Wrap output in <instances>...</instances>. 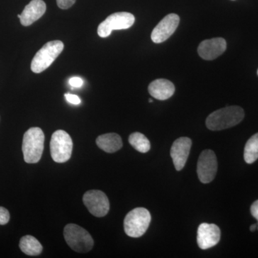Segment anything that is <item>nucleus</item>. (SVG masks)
Masks as SVG:
<instances>
[{"instance_id": "obj_1", "label": "nucleus", "mask_w": 258, "mask_h": 258, "mask_svg": "<svg viewBox=\"0 0 258 258\" xmlns=\"http://www.w3.org/2000/svg\"><path fill=\"white\" fill-rule=\"evenodd\" d=\"M244 117L240 106H227L212 112L206 120L207 127L211 131H221L239 124Z\"/></svg>"}, {"instance_id": "obj_2", "label": "nucleus", "mask_w": 258, "mask_h": 258, "mask_svg": "<svg viewBox=\"0 0 258 258\" xmlns=\"http://www.w3.org/2000/svg\"><path fill=\"white\" fill-rule=\"evenodd\" d=\"M45 135L38 127L30 128L24 134L23 149L24 160L28 164H35L41 159L44 150Z\"/></svg>"}, {"instance_id": "obj_3", "label": "nucleus", "mask_w": 258, "mask_h": 258, "mask_svg": "<svg viewBox=\"0 0 258 258\" xmlns=\"http://www.w3.org/2000/svg\"><path fill=\"white\" fill-rule=\"evenodd\" d=\"M151 220L150 212L147 209H134L125 217L123 225L125 234L134 238L142 237L149 228Z\"/></svg>"}, {"instance_id": "obj_4", "label": "nucleus", "mask_w": 258, "mask_h": 258, "mask_svg": "<svg viewBox=\"0 0 258 258\" xmlns=\"http://www.w3.org/2000/svg\"><path fill=\"white\" fill-rule=\"evenodd\" d=\"M64 237L71 249L81 253L89 252L94 244L89 232L76 224H69L64 227Z\"/></svg>"}, {"instance_id": "obj_5", "label": "nucleus", "mask_w": 258, "mask_h": 258, "mask_svg": "<svg viewBox=\"0 0 258 258\" xmlns=\"http://www.w3.org/2000/svg\"><path fill=\"white\" fill-rule=\"evenodd\" d=\"M64 49V44L60 40L47 42L37 52L32 59L31 70L35 74H40L48 69Z\"/></svg>"}, {"instance_id": "obj_6", "label": "nucleus", "mask_w": 258, "mask_h": 258, "mask_svg": "<svg viewBox=\"0 0 258 258\" xmlns=\"http://www.w3.org/2000/svg\"><path fill=\"white\" fill-rule=\"evenodd\" d=\"M73 147L72 139L67 132L62 130L56 131L51 137V157L55 162H66L72 155Z\"/></svg>"}, {"instance_id": "obj_7", "label": "nucleus", "mask_w": 258, "mask_h": 258, "mask_svg": "<svg viewBox=\"0 0 258 258\" xmlns=\"http://www.w3.org/2000/svg\"><path fill=\"white\" fill-rule=\"evenodd\" d=\"M135 18L132 13L121 12L113 13L100 24L98 34L101 37L109 36L113 30H126L133 26Z\"/></svg>"}, {"instance_id": "obj_8", "label": "nucleus", "mask_w": 258, "mask_h": 258, "mask_svg": "<svg viewBox=\"0 0 258 258\" xmlns=\"http://www.w3.org/2000/svg\"><path fill=\"white\" fill-rule=\"evenodd\" d=\"M83 203L93 216H106L109 211L110 204L106 194L100 190H90L83 195Z\"/></svg>"}, {"instance_id": "obj_9", "label": "nucleus", "mask_w": 258, "mask_h": 258, "mask_svg": "<svg viewBox=\"0 0 258 258\" xmlns=\"http://www.w3.org/2000/svg\"><path fill=\"white\" fill-rule=\"evenodd\" d=\"M217 159L215 152L212 150L203 151L200 154L198 162V171L199 179L204 184L211 182L217 174Z\"/></svg>"}, {"instance_id": "obj_10", "label": "nucleus", "mask_w": 258, "mask_h": 258, "mask_svg": "<svg viewBox=\"0 0 258 258\" xmlns=\"http://www.w3.org/2000/svg\"><path fill=\"white\" fill-rule=\"evenodd\" d=\"M179 20V17L174 13L166 15L153 30L151 36L152 41L155 43L166 41L176 31Z\"/></svg>"}, {"instance_id": "obj_11", "label": "nucleus", "mask_w": 258, "mask_h": 258, "mask_svg": "<svg viewBox=\"0 0 258 258\" xmlns=\"http://www.w3.org/2000/svg\"><path fill=\"white\" fill-rule=\"evenodd\" d=\"M221 232L215 224L203 223L199 226L197 241L200 248L208 249L220 242Z\"/></svg>"}, {"instance_id": "obj_12", "label": "nucleus", "mask_w": 258, "mask_h": 258, "mask_svg": "<svg viewBox=\"0 0 258 258\" xmlns=\"http://www.w3.org/2000/svg\"><path fill=\"white\" fill-rule=\"evenodd\" d=\"M227 48V42L222 37L204 40L198 47L199 55L206 60H212L222 55Z\"/></svg>"}, {"instance_id": "obj_13", "label": "nucleus", "mask_w": 258, "mask_h": 258, "mask_svg": "<svg viewBox=\"0 0 258 258\" xmlns=\"http://www.w3.org/2000/svg\"><path fill=\"white\" fill-rule=\"evenodd\" d=\"M191 140L188 137L176 139L171 148V157L176 171H181L184 167L189 155Z\"/></svg>"}, {"instance_id": "obj_14", "label": "nucleus", "mask_w": 258, "mask_h": 258, "mask_svg": "<svg viewBox=\"0 0 258 258\" xmlns=\"http://www.w3.org/2000/svg\"><path fill=\"white\" fill-rule=\"evenodd\" d=\"M46 11V5L42 0H32L26 5L20 17V23L23 26H30L42 18Z\"/></svg>"}, {"instance_id": "obj_15", "label": "nucleus", "mask_w": 258, "mask_h": 258, "mask_svg": "<svg viewBox=\"0 0 258 258\" xmlns=\"http://www.w3.org/2000/svg\"><path fill=\"white\" fill-rule=\"evenodd\" d=\"M149 92L151 96L160 101L169 99L175 92L172 82L166 79H157L149 84Z\"/></svg>"}, {"instance_id": "obj_16", "label": "nucleus", "mask_w": 258, "mask_h": 258, "mask_svg": "<svg viewBox=\"0 0 258 258\" xmlns=\"http://www.w3.org/2000/svg\"><path fill=\"white\" fill-rule=\"evenodd\" d=\"M96 144L100 149L107 153H114L123 147L122 139L118 134L110 133L99 136L96 139Z\"/></svg>"}, {"instance_id": "obj_17", "label": "nucleus", "mask_w": 258, "mask_h": 258, "mask_svg": "<svg viewBox=\"0 0 258 258\" xmlns=\"http://www.w3.org/2000/svg\"><path fill=\"white\" fill-rule=\"evenodd\" d=\"M20 248L24 253L30 256L39 255L42 251V244L31 235L24 236L20 239Z\"/></svg>"}, {"instance_id": "obj_18", "label": "nucleus", "mask_w": 258, "mask_h": 258, "mask_svg": "<svg viewBox=\"0 0 258 258\" xmlns=\"http://www.w3.org/2000/svg\"><path fill=\"white\" fill-rule=\"evenodd\" d=\"M244 159L247 164H252L258 159V133L247 141L244 150Z\"/></svg>"}, {"instance_id": "obj_19", "label": "nucleus", "mask_w": 258, "mask_h": 258, "mask_svg": "<svg viewBox=\"0 0 258 258\" xmlns=\"http://www.w3.org/2000/svg\"><path fill=\"white\" fill-rule=\"evenodd\" d=\"M128 142L131 145L139 152L147 153L150 150V142L143 134L135 132L131 134Z\"/></svg>"}, {"instance_id": "obj_20", "label": "nucleus", "mask_w": 258, "mask_h": 258, "mask_svg": "<svg viewBox=\"0 0 258 258\" xmlns=\"http://www.w3.org/2000/svg\"><path fill=\"white\" fill-rule=\"evenodd\" d=\"M10 212L6 208L0 207V225H5L10 221Z\"/></svg>"}, {"instance_id": "obj_21", "label": "nucleus", "mask_w": 258, "mask_h": 258, "mask_svg": "<svg viewBox=\"0 0 258 258\" xmlns=\"http://www.w3.org/2000/svg\"><path fill=\"white\" fill-rule=\"evenodd\" d=\"M57 6L62 10H67L71 8L76 3V0H56Z\"/></svg>"}, {"instance_id": "obj_22", "label": "nucleus", "mask_w": 258, "mask_h": 258, "mask_svg": "<svg viewBox=\"0 0 258 258\" xmlns=\"http://www.w3.org/2000/svg\"><path fill=\"white\" fill-rule=\"evenodd\" d=\"M66 99L71 104L79 105L81 103V98L76 95L71 94V93H66L64 94Z\"/></svg>"}, {"instance_id": "obj_23", "label": "nucleus", "mask_w": 258, "mask_h": 258, "mask_svg": "<svg viewBox=\"0 0 258 258\" xmlns=\"http://www.w3.org/2000/svg\"><path fill=\"white\" fill-rule=\"evenodd\" d=\"M69 84L71 85L72 87L80 88L83 86V81L81 78L73 77L69 80Z\"/></svg>"}, {"instance_id": "obj_24", "label": "nucleus", "mask_w": 258, "mask_h": 258, "mask_svg": "<svg viewBox=\"0 0 258 258\" xmlns=\"http://www.w3.org/2000/svg\"><path fill=\"white\" fill-rule=\"evenodd\" d=\"M251 214L257 220L258 222V200L252 204L250 208Z\"/></svg>"}, {"instance_id": "obj_25", "label": "nucleus", "mask_w": 258, "mask_h": 258, "mask_svg": "<svg viewBox=\"0 0 258 258\" xmlns=\"http://www.w3.org/2000/svg\"><path fill=\"white\" fill-rule=\"evenodd\" d=\"M257 224H254V225H252L250 226V230L251 232H254L255 230H257Z\"/></svg>"}, {"instance_id": "obj_26", "label": "nucleus", "mask_w": 258, "mask_h": 258, "mask_svg": "<svg viewBox=\"0 0 258 258\" xmlns=\"http://www.w3.org/2000/svg\"><path fill=\"white\" fill-rule=\"evenodd\" d=\"M149 102H150V103H152L153 101L152 99H149Z\"/></svg>"}, {"instance_id": "obj_27", "label": "nucleus", "mask_w": 258, "mask_h": 258, "mask_svg": "<svg viewBox=\"0 0 258 258\" xmlns=\"http://www.w3.org/2000/svg\"><path fill=\"white\" fill-rule=\"evenodd\" d=\"M18 17L19 18H20V17H21V15H18Z\"/></svg>"}, {"instance_id": "obj_28", "label": "nucleus", "mask_w": 258, "mask_h": 258, "mask_svg": "<svg viewBox=\"0 0 258 258\" xmlns=\"http://www.w3.org/2000/svg\"><path fill=\"white\" fill-rule=\"evenodd\" d=\"M257 230H258V222H257Z\"/></svg>"}, {"instance_id": "obj_29", "label": "nucleus", "mask_w": 258, "mask_h": 258, "mask_svg": "<svg viewBox=\"0 0 258 258\" xmlns=\"http://www.w3.org/2000/svg\"><path fill=\"white\" fill-rule=\"evenodd\" d=\"M257 75H258V70H257Z\"/></svg>"}]
</instances>
